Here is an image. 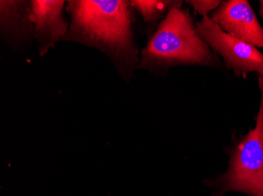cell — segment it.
Returning <instances> with one entry per match:
<instances>
[{"label": "cell", "instance_id": "1", "mask_svg": "<svg viewBox=\"0 0 263 196\" xmlns=\"http://www.w3.org/2000/svg\"><path fill=\"white\" fill-rule=\"evenodd\" d=\"M129 2L123 0H69V31L63 41L92 47L107 56L123 75L137 62Z\"/></svg>", "mask_w": 263, "mask_h": 196}, {"label": "cell", "instance_id": "2", "mask_svg": "<svg viewBox=\"0 0 263 196\" xmlns=\"http://www.w3.org/2000/svg\"><path fill=\"white\" fill-rule=\"evenodd\" d=\"M174 2L165 18L142 51L140 67L165 69L178 64H208L212 61L208 45L198 35L189 13Z\"/></svg>", "mask_w": 263, "mask_h": 196}, {"label": "cell", "instance_id": "3", "mask_svg": "<svg viewBox=\"0 0 263 196\" xmlns=\"http://www.w3.org/2000/svg\"><path fill=\"white\" fill-rule=\"evenodd\" d=\"M258 79L261 100L256 125L233 150L227 172L210 184L218 195L238 191L263 196V78Z\"/></svg>", "mask_w": 263, "mask_h": 196}, {"label": "cell", "instance_id": "4", "mask_svg": "<svg viewBox=\"0 0 263 196\" xmlns=\"http://www.w3.org/2000/svg\"><path fill=\"white\" fill-rule=\"evenodd\" d=\"M196 29L199 37L221 55L236 74L256 72L263 78V54L255 46L224 32L208 16L197 23Z\"/></svg>", "mask_w": 263, "mask_h": 196}, {"label": "cell", "instance_id": "5", "mask_svg": "<svg viewBox=\"0 0 263 196\" xmlns=\"http://www.w3.org/2000/svg\"><path fill=\"white\" fill-rule=\"evenodd\" d=\"M66 2L64 0H32L33 39L38 52L44 57L55 44L63 40L69 31V24L63 16Z\"/></svg>", "mask_w": 263, "mask_h": 196}, {"label": "cell", "instance_id": "6", "mask_svg": "<svg viewBox=\"0 0 263 196\" xmlns=\"http://www.w3.org/2000/svg\"><path fill=\"white\" fill-rule=\"evenodd\" d=\"M212 20L224 32L263 48V29L251 6L245 0H229L214 12Z\"/></svg>", "mask_w": 263, "mask_h": 196}, {"label": "cell", "instance_id": "7", "mask_svg": "<svg viewBox=\"0 0 263 196\" xmlns=\"http://www.w3.org/2000/svg\"><path fill=\"white\" fill-rule=\"evenodd\" d=\"M31 1H0V32L3 41L14 51L29 47L33 40Z\"/></svg>", "mask_w": 263, "mask_h": 196}, {"label": "cell", "instance_id": "8", "mask_svg": "<svg viewBox=\"0 0 263 196\" xmlns=\"http://www.w3.org/2000/svg\"><path fill=\"white\" fill-rule=\"evenodd\" d=\"M172 1H160V0H133L129 5L140 13L145 22H153L159 20L166 9L174 5Z\"/></svg>", "mask_w": 263, "mask_h": 196}, {"label": "cell", "instance_id": "9", "mask_svg": "<svg viewBox=\"0 0 263 196\" xmlns=\"http://www.w3.org/2000/svg\"><path fill=\"white\" fill-rule=\"evenodd\" d=\"M197 13L202 15L206 16V13L213 9L216 8L220 4V1H187Z\"/></svg>", "mask_w": 263, "mask_h": 196}, {"label": "cell", "instance_id": "10", "mask_svg": "<svg viewBox=\"0 0 263 196\" xmlns=\"http://www.w3.org/2000/svg\"><path fill=\"white\" fill-rule=\"evenodd\" d=\"M261 7H260V13L263 17V1H261Z\"/></svg>", "mask_w": 263, "mask_h": 196}]
</instances>
